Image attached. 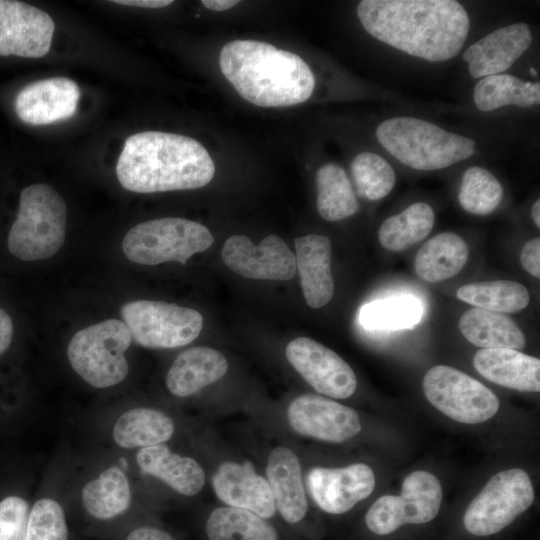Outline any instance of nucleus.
Wrapping results in <instances>:
<instances>
[{
  "label": "nucleus",
  "instance_id": "f03ea898",
  "mask_svg": "<svg viewBox=\"0 0 540 540\" xmlns=\"http://www.w3.org/2000/svg\"><path fill=\"white\" fill-rule=\"evenodd\" d=\"M214 174V162L201 143L160 131L128 137L116 164L121 186L136 193L197 189L207 185Z\"/></svg>",
  "mask_w": 540,
  "mask_h": 540
},
{
  "label": "nucleus",
  "instance_id": "f8f14e48",
  "mask_svg": "<svg viewBox=\"0 0 540 540\" xmlns=\"http://www.w3.org/2000/svg\"><path fill=\"white\" fill-rule=\"evenodd\" d=\"M285 353L290 364L317 392L337 399L348 398L355 392L354 371L323 344L298 337L288 343Z\"/></svg>",
  "mask_w": 540,
  "mask_h": 540
},
{
  "label": "nucleus",
  "instance_id": "393cba45",
  "mask_svg": "<svg viewBox=\"0 0 540 540\" xmlns=\"http://www.w3.org/2000/svg\"><path fill=\"white\" fill-rule=\"evenodd\" d=\"M462 335L473 345L482 349H522L526 338L518 325L508 316L472 308L467 310L458 323Z\"/></svg>",
  "mask_w": 540,
  "mask_h": 540
},
{
  "label": "nucleus",
  "instance_id": "ddd939ff",
  "mask_svg": "<svg viewBox=\"0 0 540 540\" xmlns=\"http://www.w3.org/2000/svg\"><path fill=\"white\" fill-rule=\"evenodd\" d=\"M221 257L233 272L250 279L290 280L296 274L295 254L277 235L254 244L243 235L229 237Z\"/></svg>",
  "mask_w": 540,
  "mask_h": 540
},
{
  "label": "nucleus",
  "instance_id": "0eeeda50",
  "mask_svg": "<svg viewBox=\"0 0 540 540\" xmlns=\"http://www.w3.org/2000/svg\"><path fill=\"white\" fill-rule=\"evenodd\" d=\"M204 225L183 218H160L142 222L123 238L122 249L132 262L157 265L170 261L186 264L198 252L213 244Z\"/></svg>",
  "mask_w": 540,
  "mask_h": 540
},
{
  "label": "nucleus",
  "instance_id": "ea45409f",
  "mask_svg": "<svg viewBox=\"0 0 540 540\" xmlns=\"http://www.w3.org/2000/svg\"><path fill=\"white\" fill-rule=\"evenodd\" d=\"M13 336V323L8 313L0 308V355L11 344Z\"/></svg>",
  "mask_w": 540,
  "mask_h": 540
},
{
  "label": "nucleus",
  "instance_id": "20e7f679",
  "mask_svg": "<svg viewBox=\"0 0 540 540\" xmlns=\"http://www.w3.org/2000/svg\"><path fill=\"white\" fill-rule=\"evenodd\" d=\"M376 138L397 161L419 171L441 170L476 153L473 139L411 116L384 120L376 129Z\"/></svg>",
  "mask_w": 540,
  "mask_h": 540
},
{
  "label": "nucleus",
  "instance_id": "dca6fc26",
  "mask_svg": "<svg viewBox=\"0 0 540 540\" xmlns=\"http://www.w3.org/2000/svg\"><path fill=\"white\" fill-rule=\"evenodd\" d=\"M307 486L315 503L325 512L342 514L374 490L375 476L363 463L343 468L315 467L307 474Z\"/></svg>",
  "mask_w": 540,
  "mask_h": 540
},
{
  "label": "nucleus",
  "instance_id": "aec40b11",
  "mask_svg": "<svg viewBox=\"0 0 540 540\" xmlns=\"http://www.w3.org/2000/svg\"><path fill=\"white\" fill-rule=\"evenodd\" d=\"M295 249L296 271L305 300L311 308L323 307L334 294L331 242L326 236L310 234L296 238Z\"/></svg>",
  "mask_w": 540,
  "mask_h": 540
},
{
  "label": "nucleus",
  "instance_id": "e433bc0d",
  "mask_svg": "<svg viewBox=\"0 0 540 540\" xmlns=\"http://www.w3.org/2000/svg\"><path fill=\"white\" fill-rule=\"evenodd\" d=\"M67 537L61 506L52 499L37 501L28 517L25 540H67Z\"/></svg>",
  "mask_w": 540,
  "mask_h": 540
},
{
  "label": "nucleus",
  "instance_id": "79ce46f5",
  "mask_svg": "<svg viewBox=\"0 0 540 540\" xmlns=\"http://www.w3.org/2000/svg\"><path fill=\"white\" fill-rule=\"evenodd\" d=\"M115 4L128 5L142 8H162L173 3L171 0H114Z\"/></svg>",
  "mask_w": 540,
  "mask_h": 540
},
{
  "label": "nucleus",
  "instance_id": "cd10ccee",
  "mask_svg": "<svg viewBox=\"0 0 540 540\" xmlns=\"http://www.w3.org/2000/svg\"><path fill=\"white\" fill-rule=\"evenodd\" d=\"M473 100L483 112L508 105L526 108L540 103V84L510 74L486 76L475 85Z\"/></svg>",
  "mask_w": 540,
  "mask_h": 540
},
{
  "label": "nucleus",
  "instance_id": "37998d69",
  "mask_svg": "<svg viewBox=\"0 0 540 540\" xmlns=\"http://www.w3.org/2000/svg\"><path fill=\"white\" fill-rule=\"evenodd\" d=\"M201 3L208 9L214 11H225L236 6L237 0H203Z\"/></svg>",
  "mask_w": 540,
  "mask_h": 540
},
{
  "label": "nucleus",
  "instance_id": "a19ab883",
  "mask_svg": "<svg viewBox=\"0 0 540 540\" xmlns=\"http://www.w3.org/2000/svg\"><path fill=\"white\" fill-rule=\"evenodd\" d=\"M126 540H173V538L163 530L152 527H140L133 530Z\"/></svg>",
  "mask_w": 540,
  "mask_h": 540
},
{
  "label": "nucleus",
  "instance_id": "f257e3e1",
  "mask_svg": "<svg viewBox=\"0 0 540 540\" xmlns=\"http://www.w3.org/2000/svg\"><path fill=\"white\" fill-rule=\"evenodd\" d=\"M357 15L380 42L430 62L456 56L470 30L467 11L454 0H363Z\"/></svg>",
  "mask_w": 540,
  "mask_h": 540
},
{
  "label": "nucleus",
  "instance_id": "4c0bfd02",
  "mask_svg": "<svg viewBox=\"0 0 540 540\" xmlns=\"http://www.w3.org/2000/svg\"><path fill=\"white\" fill-rule=\"evenodd\" d=\"M28 504L18 496L0 502V540H25Z\"/></svg>",
  "mask_w": 540,
  "mask_h": 540
},
{
  "label": "nucleus",
  "instance_id": "7ed1b4c3",
  "mask_svg": "<svg viewBox=\"0 0 540 540\" xmlns=\"http://www.w3.org/2000/svg\"><path fill=\"white\" fill-rule=\"evenodd\" d=\"M219 64L238 94L260 107L303 103L315 87L314 74L301 57L261 41L227 43Z\"/></svg>",
  "mask_w": 540,
  "mask_h": 540
},
{
  "label": "nucleus",
  "instance_id": "72a5a7b5",
  "mask_svg": "<svg viewBox=\"0 0 540 540\" xmlns=\"http://www.w3.org/2000/svg\"><path fill=\"white\" fill-rule=\"evenodd\" d=\"M422 316L421 303L412 296L378 300L361 308L359 319L369 329H403L417 324Z\"/></svg>",
  "mask_w": 540,
  "mask_h": 540
},
{
  "label": "nucleus",
  "instance_id": "c9c22d12",
  "mask_svg": "<svg viewBox=\"0 0 540 540\" xmlns=\"http://www.w3.org/2000/svg\"><path fill=\"white\" fill-rule=\"evenodd\" d=\"M351 174L357 193L371 201L386 197L396 182L394 169L389 162L373 152L357 154L351 163Z\"/></svg>",
  "mask_w": 540,
  "mask_h": 540
},
{
  "label": "nucleus",
  "instance_id": "412c9836",
  "mask_svg": "<svg viewBox=\"0 0 540 540\" xmlns=\"http://www.w3.org/2000/svg\"><path fill=\"white\" fill-rule=\"evenodd\" d=\"M477 372L492 383L522 392L540 391V360L514 349H480Z\"/></svg>",
  "mask_w": 540,
  "mask_h": 540
},
{
  "label": "nucleus",
  "instance_id": "58836bf2",
  "mask_svg": "<svg viewBox=\"0 0 540 540\" xmlns=\"http://www.w3.org/2000/svg\"><path fill=\"white\" fill-rule=\"evenodd\" d=\"M520 262L533 277H540V239L533 238L525 243L521 250Z\"/></svg>",
  "mask_w": 540,
  "mask_h": 540
},
{
  "label": "nucleus",
  "instance_id": "a878e982",
  "mask_svg": "<svg viewBox=\"0 0 540 540\" xmlns=\"http://www.w3.org/2000/svg\"><path fill=\"white\" fill-rule=\"evenodd\" d=\"M469 257L466 242L457 234L444 232L429 239L417 252L415 271L427 282H441L458 274Z\"/></svg>",
  "mask_w": 540,
  "mask_h": 540
},
{
  "label": "nucleus",
  "instance_id": "473e14b6",
  "mask_svg": "<svg viewBox=\"0 0 540 540\" xmlns=\"http://www.w3.org/2000/svg\"><path fill=\"white\" fill-rule=\"evenodd\" d=\"M457 297L476 308L499 313H515L529 304L526 287L518 282L495 280L471 283L457 290Z\"/></svg>",
  "mask_w": 540,
  "mask_h": 540
},
{
  "label": "nucleus",
  "instance_id": "f704fd0d",
  "mask_svg": "<svg viewBox=\"0 0 540 540\" xmlns=\"http://www.w3.org/2000/svg\"><path fill=\"white\" fill-rule=\"evenodd\" d=\"M503 197V187L498 179L480 166L469 167L463 174L458 201L473 215H488L496 210Z\"/></svg>",
  "mask_w": 540,
  "mask_h": 540
},
{
  "label": "nucleus",
  "instance_id": "4468645a",
  "mask_svg": "<svg viewBox=\"0 0 540 540\" xmlns=\"http://www.w3.org/2000/svg\"><path fill=\"white\" fill-rule=\"evenodd\" d=\"M54 29L45 11L21 1L0 0V56L43 57Z\"/></svg>",
  "mask_w": 540,
  "mask_h": 540
},
{
  "label": "nucleus",
  "instance_id": "9b49d317",
  "mask_svg": "<svg viewBox=\"0 0 540 540\" xmlns=\"http://www.w3.org/2000/svg\"><path fill=\"white\" fill-rule=\"evenodd\" d=\"M442 487L433 474L414 471L402 483L401 495H384L368 509L365 522L370 531L387 535L405 524H424L439 512Z\"/></svg>",
  "mask_w": 540,
  "mask_h": 540
},
{
  "label": "nucleus",
  "instance_id": "2eb2a0df",
  "mask_svg": "<svg viewBox=\"0 0 540 540\" xmlns=\"http://www.w3.org/2000/svg\"><path fill=\"white\" fill-rule=\"evenodd\" d=\"M287 417L297 433L327 442H344L361 430L354 409L314 394L294 399L288 407Z\"/></svg>",
  "mask_w": 540,
  "mask_h": 540
},
{
  "label": "nucleus",
  "instance_id": "4be33fe9",
  "mask_svg": "<svg viewBox=\"0 0 540 540\" xmlns=\"http://www.w3.org/2000/svg\"><path fill=\"white\" fill-rule=\"evenodd\" d=\"M266 475L275 506L283 519L289 523L302 520L308 504L296 454L287 447L272 450L267 461Z\"/></svg>",
  "mask_w": 540,
  "mask_h": 540
},
{
  "label": "nucleus",
  "instance_id": "c85d7f7f",
  "mask_svg": "<svg viewBox=\"0 0 540 540\" xmlns=\"http://www.w3.org/2000/svg\"><path fill=\"white\" fill-rule=\"evenodd\" d=\"M317 210L326 221H339L353 216L359 203L345 170L328 163L316 173Z\"/></svg>",
  "mask_w": 540,
  "mask_h": 540
},
{
  "label": "nucleus",
  "instance_id": "9d476101",
  "mask_svg": "<svg viewBox=\"0 0 540 540\" xmlns=\"http://www.w3.org/2000/svg\"><path fill=\"white\" fill-rule=\"evenodd\" d=\"M422 386L427 400L436 409L460 423H482L499 409V400L490 389L450 366L437 365L429 369Z\"/></svg>",
  "mask_w": 540,
  "mask_h": 540
},
{
  "label": "nucleus",
  "instance_id": "bb28decb",
  "mask_svg": "<svg viewBox=\"0 0 540 540\" xmlns=\"http://www.w3.org/2000/svg\"><path fill=\"white\" fill-rule=\"evenodd\" d=\"M173 433L172 419L163 412L150 408L126 411L113 428L115 442L124 448L159 445L168 441Z\"/></svg>",
  "mask_w": 540,
  "mask_h": 540
},
{
  "label": "nucleus",
  "instance_id": "39448f33",
  "mask_svg": "<svg viewBox=\"0 0 540 540\" xmlns=\"http://www.w3.org/2000/svg\"><path fill=\"white\" fill-rule=\"evenodd\" d=\"M66 223V203L53 187L40 183L24 188L8 235L9 252L23 261L53 256L64 243Z\"/></svg>",
  "mask_w": 540,
  "mask_h": 540
},
{
  "label": "nucleus",
  "instance_id": "6e6552de",
  "mask_svg": "<svg viewBox=\"0 0 540 540\" xmlns=\"http://www.w3.org/2000/svg\"><path fill=\"white\" fill-rule=\"evenodd\" d=\"M528 474L519 468L493 475L467 507L463 524L476 536L496 534L511 524L534 502Z\"/></svg>",
  "mask_w": 540,
  "mask_h": 540
},
{
  "label": "nucleus",
  "instance_id": "c03bdc74",
  "mask_svg": "<svg viewBox=\"0 0 540 540\" xmlns=\"http://www.w3.org/2000/svg\"><path fill=\"white\" fill-rule=\"evenodd\" d=\"M532 219L537 227H540V200L537 199L531 209Z\"/></svg>",
  "mask_w": 540,
  "mask_h": 540
},
{
  "label": "nucleus",
  "instance_id": "f3484780",
  "mask_svg": "<svg viewBox=\"0 0 540 540\" xmlns=\"http://www.w3.org/2000/svg\"><path fill=\"white\" fill-rule=\"evenodd\" d=\"M80 90L66 77L32 82L15 99L18 118L29 125H47L72 117L77 111Z\"/></svg>",
  "mask_w": 540,
  "mask_h": 540
},
{
  "label": "nucleus",
  "instance_id": "b1692460",
  "mask_svg": "<svg viewBox=\"0 0 540 540\" xmlns=\"http://www.w3.org/2000/svg\"><path fill=\"white\" fill-rule=\"evenodd\" d=\"M141 470L165 482L186 496L198 494L205 484V473L191 457L173 453L166 445L141 448L137 454Z\"/></svg>",
  "mask_w": 540,
  "mask_h": 540
},
{
  "label": "nucleus",
  "instance_id": "c756f323",
  "mask_svg": "<svg viewBox=\"0 0 540 540\" xmlns=\"http://www.w3.org/2000/svg\"><path fill=\"white\" fill-rule=\"evenodd\" d=\"M86 510L98 519H110L130 505L131 491L126 475L116 466L103 471L82 490Z\"/></svg>",
  "mask_w": 540,
  "mask_h": 540
},
{
  "label": "nucleus",
  "instance_id": "6ab92c4d",
  "mask_svg": "<svg viewBox=\"0 0 540 540\" xmlns=\"http://www.w3.org/2000/svg\"><path fill=\"white\" fill-rule=\"evenodd\" d=\"M216 495L230 507L245 509L261 518H270L275 502L265 478L250 463H222L212 477Z\"/></svg>",
  "mask_w": 540,
  "mask_h": 540
},
{
  "label": "nucleus",
  "instance_id": "1a4fd4ad",
  "mask_svg": "<svg viewBox=\"0 0 540 540\" xmlns=\"http://www.w3.org/2000/svg\"><path fill=\"white\" fill-rule=\"evenodd\" d=\"M121 315L132 339L147 348H175L196 339L203 327L202 315L176 304L136 300L124 304Z\"/></svg>",
  "mask_w": 540,
  "mask_h": 540
},
{
  "label": "nucleus",
  "instance_id": "a211bd4d",
  "mask_svg": "<svg viewBox=\"0 0 540 540\" xmlns=\"http://www.w3.org/2000/svg\"><path fill=\"white\" fill-rule=\"evenodd\" d=\"M532 33L526 23H515L498 28L470 47L463 59L473 78L502 74L529 48Z\"/></svg>",
  "mask_w": 540,
  "mask_h": 540
},
{
  "label": "nucleus",
  "instance_id": "7c9ffc66",
  "mask_svg": "<svg viewBox=\"0 0 540 540\" xmlns=\"http://www.w3.org/2000/svg\"><path fill=\"white\" fill-rule=\"evenodd\" d=\"M434 220V211L429 204L413 203L381 224L378 231L379 242L390 251L405 250L431 232Z\"/></svg>",
  "mask_w": 540,
  "mask_h": 540
},
{
  "label": "nucleus",
  "instance_id": "423d86ee",
  "mask_svg": "<svg viewBox=\"0 0 540 540\" xmlns=\"http://www.w3.org/2000/svg\"><path fill=\"white\" fill-rule=\"evenodd\" d=\"M132 343L123 321L107 319L76 332L67 347L73 370L88 384L107 388L122 382L128 374L125 351Z\"/></svg>",
  "mask_w": 540,
  "mask_h": 540
},
{
  "label": "nucleus",
  "instance_id": "2f4dec72",
  "mask_svg": "<svg viewBox=\"0 0 540 540\" xmlns=\"http://www.w3.org/2000/svg\"><path fill=\"white\" fill-rule=\"evenodd\" d=\"M206 532L209 540H277L272 525L253 512L235 507L213 510Z\"/></svg>",
  "mask_w": 540,
  "mask_h": 540
},
{
  "label": "nucleus",
  "instance_id": "5701e85b",
  "mask_svg": "<svg viewBox=\"0 0 540 540\" xmlns=\"http://www.w3.org/2000/svg\"><path fill=\"white\" fill-rule=\"evenodd\" d=\"M228 370L226 358L209 347H192L181 352L171 365L166 385L178 397L190 396L221 379Z\"/></svg>",
  "mask_w": 540,
  "mask_h": 540
}]
</instances>
